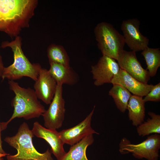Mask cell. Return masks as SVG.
I'll use <instances>...</instances> for the list:
<instances>
[{
    "mask_svg": "<svg viewBox=\"0 0 160 160\" xmlns=\"http://www.w3.org/2000/svg\"><path fill=\"white\" fill-rule=\"evenodd\" d=\"M37 4L34 0H0V31L11 37L18 36L29 25Z\"/></svg>",
    "mask_w": 160,
    "mask_h": 160,
    "instance_id": "obj_1",
    "label": "cell"
},
{
    "mask_svg": "<svg viewBox=\"0 0 160 160\" xmlns=\"http://www.w3.org/2000/svg\"><path fill=\"white\" fill-rule=\"evenodd\" d=\"M8 84L10 89L15 95L11 102L14 109L9 119L1 122L2 131L5 129L9 122L15 118H23L28 120L38 118L46 111L38 100L34 90L29 87H22L14 81L9 80Z\"/></svg>",
    "mask_w": 160,
    "mask_h": 160,
    "instance_id": "obj_2",
    "label": "cell"
},
{
    "mask_svg": "<svg viewBox=\"0 0 160 160\" xmlns=\"http://www.w3.org/2000/svg\"><path fill=\"white\" fill-rule=\"evenodd\" d=\"M20 37L17 36L11 41L2 42L1 47L10 48L13 52L14 62L8 66L4 67L1 77L2 81L19 80L27 77L35 81L42 68L39 63H32L24 55L21 48Z\"/></svg>",
    "mask_w": 160,
    "mask_h": 160,
    "instance_id": "obj_3",
    "label": "cell"
},
{
    "mask_svg": "<svg viewBox=\"0 0 160 160\" xmlns=\"http://www.w3.org/2000/svg\"><path fill=\"white\" fill-rule=\"evenodd\" d=\"M34 136L28 124L25 122L20 126L16 134L12 137H6L4 141L16 149L17 153L7 156V160H54L51 152L48 149L41 153L33 146L32 138Z\"/></svg>",
    "mask_w": 160,
    "mask_h": 160,
    "instance_id": "obj_4",
    "label": "cell"
},
{
    "mask_svg": "<svg viewBox=\"0 0 160 160\" xmlns=\"http://www.w3.org/2000/svg\"><path fill=\"white\" fill-rule=\"evenodd\" d=\"M95 33L98 47L103 55L117 60L125 44L123 36L112 25L105 22L97 24Z\"/></svg>",
    "mask_w": 160,
    "mask_h": 160,
    "instance_id": "obj_5",
    "label": "cell"
},
{
    "mask_svg": "<svg viewBox=\"0 0 160 160\" xmlns=\"http://www.w3.org/2000/svg\"><path fill=\"white\" fill-rule=\"evenodd\" d=\"M119 146V151L121 154L130 153L137 159L158 160L160 149V135H151L144 141L137 144L132 143L128 139L124 137L121 140Z\"/></svg>",
    "mask_w": 160,
    "mask_h": 160,
    "instance_id": "obj_6",
    "label": "cell"
},
{
    "mask_svg": "<svg viewBox=\"0 0 160 160\" xmlns=\"http://www.w3.org/2000/svg\"><path fill=\"white\" fill-rule=\"evenodd\" d=\"M49 105L48 108L42 115L44 126L47 128L57 130L62 126L65 112L62 85L57 84L55 95Z\"/></svg>",
    "mask_w": 160,
    "mask_h": 160,
    "instance_id": "obj_7",
    "label": "cell"
},
{
    "mask_svg": "<svg viewBox=\"0 0 160 160\" xmlns=\"http://www.w3.org/2000/svg\"><path fill=\"white\" fill-rule=\"evenodd\" d=\"M140 21L136 18L123 21L121 29L125 43L132 51H143L148 47L149 39L143 36L139 29Z\"/></svg>",
    "mask_w": 160,
    "mask_h": 160,
    "instance_id": "obj_8",
    "label": "cell"
},
{
    "mask_svg": "<svg viewBox=\"0 0 160 160\" xmlns=\"http://www.w3.org/2000/svg\"><path fill=\"white\" fill-rule=\"evenodd\" d=\"M91 69L94 84L99 86L105 84L111 83L120 67L115 60L103 55L96 64L91 66Z\"/></svg>",
    "mask_w": 160,
    "mask_h": 160,
    "instance_id": "obj_9",
    "label": "cell"
},
{
    "mask_svg": "<svg viewBox=\"0 0 160 160\" xmlns=\"http://www.w3.org/2000/svg\"><path fill=\"white\" fill-rule=\"evenodd\" d=\"M120 68L138 81L147 84L150 79L148 71L144 69L138 61L136 52L123 50L117 60Z\"/></svg>",
    "mask_w": 160,
    "mask_h": 160,
    "instance_id": "obj_10",
    "label": "cell"
},
{
    "mask_svg": "<svg viewBox=\"0 0 160 160\" xmlns=\"http://www.w3.org/2000/svg\"><path fill=\"white\" fill-rule=\"evenodd\" d=\"M95 106L91 112L82 121L76 126L59 132L60 137L64 144L71 146L77 143L87 135L96 134H99L91 126V122Z\"/></svg>",
    "mask_w": 160,
    "mask_h": 160,
    "instance_id": "obj_11",
    "label": "cell"
},
{
    "mask_svg": "<svg viewBox=\"0 0 160 160\" xmlns=\"http://www.w3.org/2000/svg\"><path fill=\"white\" fill-rule=\"evenodd\" d=\"M31 131L34 135L44 139L48 143L51 147V152L57 160H60L65 154L64 144L56 130L45 128L36 121L33 123Z\"/></svg>",
    "mask_w": 160,
    "mask_h": 160,
    "instance_id": "obj_12",
    "label": "cell"
},
{
    "mask_svg": "<svg viewBox=\"0 0 160 160\" xmlns=\"http://www.w3.org/2000/svg\"><path fill=\"white\" fill-rule=\"evenodd\" d=\"M57 84L48 70L42 68L34 85L38 98L47 105L50 104L56 92Z\"/></svg>",
    "mask_w": 160,
    "mask_h": 160,
    "instance_id": "obj_13",
    "label": "cell"
},
{
    "mask_svg": "<svg viewBox=\"0 0 160 160\" xmlns=\"http://www.w3.org/2000/svg\"><path fill=\"white\" fill-rule=\"evenodd\" d=\"M111 83L121 85L133 95L142 97L146 95L154 86L152 84L138 81L120 68L112 79Z\"/></svg>",
    "mask_w": 160,
    "mask_h": 160,
    "instance_id": "obj_14",
    "label": "cell"
},
{
    "mask_svg": "<svg viewBox=\"0 0 160 160\" xmlns=\"http://www.w3.org/2000/svg\"><path fill=\"white\" fill-rule=\"evenodd\" d=\"M50 64L49 72L57 84L73 85L78 82V75L70 66L54 63Z\"/></svg>",
    "mask_w": 160,
    "mask_h": 160,
    "instance_id": "obj_15",
    "label": "cell"
},
{
    "mask_svg": "<svg viewBox=\"0 0 160 160\" xmlns=\"http://www.w3.org/2000/svg\"><path fill=\"white\" fill-rule=\"evenodd\" d=\"M128 117L132 125L137 127L144 121L145 102L143 97L132 95L127 105Z\"/></svg>",
    "mask_w": 160,
    "mask_h": 160,
    "instance_id": "obj_16",
    "label": "cell"
},
{
    "mask_svg": "<svg viewBox=\"0 0 160 160\" xmlns=\"http://www.w3.org/2000/svg\"><path fill=\"white\" fill-rule=\"evenodd\" d=\"M93 134L87 135L81 140L71 146L67 152L60 160H88L86 155L88 147L92 144Z\"/></svg>",
    "mask_w": 160,
    "mask_h": 160,
    "instance_id": "obj_17",
    "label": "cell"
},
{
    "mask_svg": "<svg viewBox=\"0 0 160 160\" xmlns=\"http://www.w3.org/2000/svg\"><path fill=\"white\" fill-rule=\"evenodd\" d=\"M113 84L108 95L113 98L117 109L121 112L124 113L127 109L128 103L132 95L123 86L117 84Z\"/></svg>",
    "mask_w": 160,
    "mask_h": 160,
    "instance_id": "obj_18",
    "label": "cell"
},
{
    "mask_svg": "<svg viewBox=\"0 0 160 160\" xmlns=\"http://www.w3.org/2000/svg\"><path fill=\"white\" fill-rule=\"evenodd\" d=\"M148 114L151 118L136 127L137 133L140 136L160 134V115L152 112H149Z\"/></svg>",
    "mask_w": 160,
    "mask_h": 160,
    "instance_id": "obj_19",
    "label": "cell"
},
{
    "mask_svg": "<svg viewBox=\"0 0 160 160\" xmlns=\"http://www.w3.org/2000/svg\"><path fill=\"white\" fill-rule=\"evenodd\" d=\"M141 54L145 61L147 66V70L150 76H154L160 66L159 48H150L148 47L143 51Z\"/></svg>",
    "mask_w": 160,
    "mask_h": 160,
    "instance_id": "obj_20",
    "label": "cell"
},
{
    "mask_svg": "<svg viewBox=\"0 0 160 160\" xmlns=\"http://www.w3.org/2000/svg\"><path fill=\"white\" fill-rule=\"evenodd\" d=\"M49 63H54L67 66L69 65V59L66 52L61 47H51L47 51Z\"/></svg>",
    "mask_w": 160,
    "mask_h": 160,
    "instance_id": "obj_21",
    "label": "cell"
},
{
    "mask_svg": "<svg viewBox=\"0 0 160 160\" xmlns=\"http://www.w3.org/2000/svg\"><path fill=\"white\" fill-rule=\"evenodd\" d=\"M145 102L148 101L159 102L160 101V83L154 85L152 89L143 99Z\"/></svg>",
    "mask_w": 160,
    "mask_h": 160,
    "instance_id": "obj_22",
    "label": "cell"
},
{
    "mask_svg": "<svg viewBox=\"0 0 160 160\" xmlns=\"http://www.w3.org/2000/svg\"><path fill=\"white\" fill-rule=\"evenodd\" d=\"M2 131L1 126V122H0V153H6L3 149L2 146V141L1 137V132Z\"/></svg>",
    "mask_w": 160,
    "mask_h": 160,
    "instance_id": "obj_23",
    "label": "cell"
},
{
    "mask_svg": "<svg viewBox=\"0 0 160 160\" xmlns=\"http://www.w3.org/2000/svg\"><path fill=\"white\" fill-rule=\"evenodd\" d=\"M4 67L2 61V57L0 53V78H1Z\"/></svg>",
    "mask_w": 160,
    "mask_h": 160,
    "instance_id": "obj_24",
    "label": "cell"
},
{
    "mask_svg": "<svg viewBox=\"0 0 160 160\" xmlns=\"http://www.w3.org/2000/svg\"><path fill=\"white\" fill-rule=\"evenodd\" d=\"M9 154L7 153H0V160H4L2 158V157L6 156Z\"/></svg>",
    "mask_w": 160,
    "mask_h": 160,
    "instance_id": "obj_25",
    "label": "cell"
}]
</instances>
